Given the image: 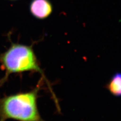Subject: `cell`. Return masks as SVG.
Here are the masks:
<instances>
[{
	"label": "cell",
	"mask_w": 121,
	"mask_h": 121,
	"mask_svg": "<svg viewBox=\"0 0 121 121\" xmlns=\"http://www.w3.org/2000/svg\"><path fill=\"white\" fill-rule=\"evenodd\" d=\"M30 13L35 17L43 19L52 13V4L48 0H32L30 6Z\"/></svg>",
	"instance_id": "3957f363"
},
{
	"label": "cell",
	"mask_w": 121,
	"mask_h": 121,
	"mask_svg": "<svg viewBox=\"0 0 121 121\" xmlns=\"http://www.w3.org/2000/svg\"><path fill=\"white\" fill-rule=\"evenodd\" d=\"M2 69L5 71L3 78L0 80L1 86L7 80L9 76L15 73L25 72H38L49 87L54 96L48 81L40 68L36 56L31 46L20 44H13L9 49L0 55Z\"/></svg>",
	"instance_id": "7a4b0ae2"
},
{
	"label": "cell",
	"mask_w": 121,
	"mask_h": 121,
	"mask_svg": "<svg viewBox=\"0 0 121 121\" xmlns=\"http://www.w3.org/2000/svg\"><path fill=\"white\" fill-rule=\"evenodd\" d=\"M106 88L112 95L121 97V72H116L112 75L106 84Z\"/></svg>",
	"instance_id": "277c9868"
},
{
	"label": "cell",
	"mask_w": 121,
	"mask_h": 121,
	"mask_svg": "<svg viewBox=\"0 0 121 121\" xmlns=\"http://www.w3.org/2000/svg\"><path fill=\"white\" fill-rule=\"evenodd\" d=\"M39 84L31 91L0 98V121H44L37 107Z\"/></svg>",
	"instance_id": "6da1fadb"
}]
</instances>
